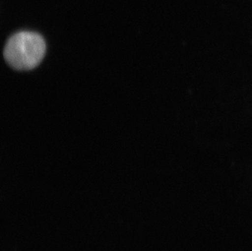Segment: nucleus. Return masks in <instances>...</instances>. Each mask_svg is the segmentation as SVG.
Returning <instances> with one entry per match:
<instances>
[{"label":"nucleus","instance_id":"obj_1","mask_svg":"<svg viewBox=\"0 0 252 251\" xmlns=\"http://www.w3.org/2000/svg\"><path fill=\"white\" fill-rule=\"evenodd\" d=\"M45 52V41L40 34L22 31L7 40L3 56L7 64L13 69L30 70L38 66Z\"/></svg>","mask_w":252,"mask_h":251}]
</instances>
